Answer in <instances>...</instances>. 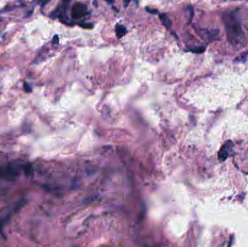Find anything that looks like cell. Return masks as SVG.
Segmentation results:
<instances>
[{
  "instance_id": "cell-2",
  "label": "cell",
  "mask_w": 248,
  "mask_h": 247,
  "mask_svg": "<svg viewBox=\"0 0 248 247\" xmlns=\"http://www.w3.org/2000/svg\"><path fill=\"white\" fill-rule=\"evenodd\" d=\"M24 205V200L20 201L18 203H15L14 205L9 206L7 207H5L3 210H0V234L1 236H4L3 231L7 224L8 223L10 217L13 215V214L15 213L20 207Z\"/></svg>"
},
{
  "instance_id": "cell-4",
  "label": "cell",
  "mask_w": 248,
  "mask_h": 247,
  "mask_svg": "<svg viewBox=\"0 0 248 247\" xmlns=\"http://www.w3.org/2000/svg\"><path fill=\"white\" fill-rule=\"evenodd\" d=\"M87 14V7L82 3H76L72 7L71 15L73 18H80Z\"/></svg>"
},
{
  "instance_id": "cell-9",
  "label": "cell",
  "mask_w": 248,
  "mask_h": 247,
  "mask_svg": "<svg viewBox=\"0 0 248 247\" xmlns=\"http://www.w3.org/2000/svg\"><path fill=\"white\" fill-rule=\"evenodd\" d=\"M146 10L148 12V13H154V14H155V13H157V10H154V9H150V8H146Z\"/></svg>"
},
{
  "instance_id": "cell-5",
  "label": "cell",
  "mask_w": 248,
  "mask_h": 247,
  "mask_svg": "<svg viewBox=\"0 0 248 247\" xmlns=\"http://www.w3.org/2000/svg\"><path fill=\"white\" fill-rule=\"evenodd\" d=\"M230 147L231 144L228 145L227 143L225 144L224 146H223V147H222L221 149L220 150L219 153H218V158H219V160L223 161L227 158L229 154V149Z\"/></svg>"
},
{
  "instance_id": "cell-8",
  "label": "cell",
  "mask_w": 248,
  "mask_h": 247,
  "mask_svg": "<svg viewBox=\"0 0 248 247\" xmlns=\"http://www.w3.org/2000/svg\"><path fill=\"white\" fill-rule=\"evenodd\" d=\"M23 86H24V90H25V92H31L32 89H31V86L28 85V83H24Z\"/></svg>"
},
{
  "instance_id": "cell-6",
  "label": "cell",
  "mask_w": 248,
  "mask_h": 247,
  "mask_svg": "<svg viewBox=\"0 0 248 247\" xmlns=\"http://www.w3.org/2000/svg\"><path fill=\"white\" fill-rule=\"evenodd\" d=\"M159 18H160V21L162 22V23L163 24V25H165L168 29H169L171 28V22L170 19L168 18V17L166 15L163 14V13L160 14L159 15Z\"/></svg>"
},
{
  "instance_id": "cell-3",
  "label": "cell",
  "mask_w": 248,
  "mask_h": 247,
  "mask_svg": "<svg viewBox=\"0 0 248 247\" xmlns=\"http://www.w3.org/2000/svg\"><path fill=\"white\" fill-rule=\"evenodd\" d=\"M19 167L17 165H8L4 167H0V178L11 180L18 176Z\"/></svg>"
},
{
  "instance_id": "cell-7",
  "label": "cell",
  "mask_w": 248,
  "mask_h": 247,
  "mask_svg": "<svg viewBox=\"0 0 248 247\" xmlns=\"http://www.w3.org/2000/svg\"><path fill=\"white\" fill-rule=\"evenodd\" d=\"M127 32L126 28L123 25H117L115 27V33L118 38H121Z\"/></svg>"
},
{
  "instance_id": "cell-1",
  "label": "cell",
  "mask_w": 248,
  "mask_h": 247,
  "mask_svg": "<svg viewBox=\"0 0 248 247\" xmlns=\"http://www.w3.org/2000/svg\"><path fill=\"white\" fill-rule=\"evenodd\" d=\"M223 20L229 42L234 47H242L245 41V36L235 15L232 13H225Z\"/></svg>"
}]
</instances>
